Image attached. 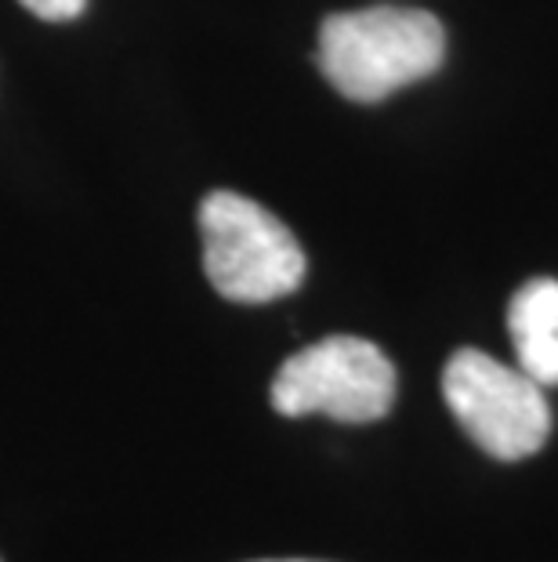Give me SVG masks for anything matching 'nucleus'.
<instances>
[{"label":"nucleus","mask_w":558,"mask_h":562,"mask_svg":"<svg viewBox=\"0 0 558 562\" xmlns=\"http://www.w3.org/2000/svg\"><path fill=\"white\" fill-rule=\"evenodd\" d=\"M443 22L418 8L341 11L319 26V69L352 102H382L443 66Z\"/></svg>","instance_id":"1"},{"label":"nucleus","mask_w":558,"mask_h":562,"mask_svg":"<svg viewBox=\"0 0 558 562\" xmlns=\"http://www.w3.org/2000/svg\"><path fill=\"white\" fill-rule=\"evenodd\" d=\"M200 236L207 280L229 302H276L305 280V250L294 233L243 193H207L200 203Z\"/></svg>","instance_id":"2"},{"label":"nucleus","mask_w":558,"mask_h":562,"mask_svg":"<svg viewBox=\"0 0 558 562\" xmlns=\"http://www.w3.org/2000/svg\"><path fill=\"white\" fill-rule=\"evenodd\" d=\"M272 406L283 417L327 414L334 422H377L396 403V367L374 341L338 334L294 352L272 378Z\"/></svg>","instance_id":"3"},{"label":"nucleus","mask_w":558,"mask_h":562,"mask_svg":"<svg viewBox=\"0 0 558 562\" xmlns=\"http://www.w3.org/2000/svg\"><path fill=\"white\" fill-rule=\"evenodd\" d=\"M443 396L460 428L497 461H522L551 436V406L526 370L460 349L443 370Z\"/></svg>","instance_id":"4"},{"label":"nucleus","mask_w":558,"mask_h":562,"mask_svg":"<svg viewBox=\"0 0 558 562\" xmlns=\"http://www.w3.org/2000/svg\"><path fill=\"white\" fill-rule=\"evenodd\" d=\"M519 370L537 385H558V280L522 283L508 305Z\"/></svg>","instance_id":"5"},{"label":"nucleus","mask_w":558,"mask_h":562,"mask_svg":"<svg viewBox=\"0 0 558 562\" xmlns=\"http://www.w3.org/2000/svg\"><path fill=\"white\" fill-rule=\"evenodd\" d=\"M19 4L44 22H73L88 8V0H19Z\"/></svg>","instance_id":"6"},{"label":"nucleus","mask_w":558,"mask_h":562,"mask_svg":"<svg viewBox=\"0 0 558 562\" xmlns=\"http://www.w3.org/2000/svg\"><path fill=\"white\" fill-rule=\"evenodd\" d=\"M261 562H316V559H261Z\"/></svg>","instance_id":"7"}]
</instances>
